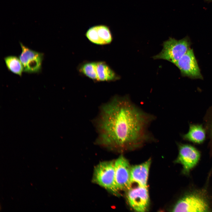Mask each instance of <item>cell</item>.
I'll use <instances>...</instances> for the list:
<instances>
[{
	"label": "cell",
	"mask_w": 212,
	"mask_h": 212,
	"mask_svg": "<svg viewBox=\"0 0 212 212\" xmlns=\"http://www.w3.org/2000/svg\"><path fill=\"white\" fill-rule=\"evenodd\" d=\"M153 115L127 96H115L101 107L95 121L97 143L112 148L135 147L151 139L147 131Z\"/></svg>",
	"instance_id": "6da1fadb"
},
{
	"label": "cell",
	"mask_w": 212,
	"mask_h": 212,
	"mask_svg": "<svg viewBox=\"0 0 212 212\" xmlns=\"http://www.w3.org/2000/svg\"><path fill=\"white\" fill-rule=\"evenodd\" d=\"M191 42L187 37L178 40L170 38L163 42V48L154 59H163L175 64L190 49Z\"/></svg>",
	"instance_id": "7a4b0ae2"
},
{
	"label": "cell",
	"mask_w": 212,
	"mask_h": 212,
	"mask_svg": "<svg viewBox=\"0 0 212 212\" xmlns=\"http://www.w3.org/2000/svg\"><path fill=\"white\" fill-rule=\"evenodd\" d=\"M93 180L114 195L119 194L115 182V161H104L97 165L95 168Z\"/></svg>",
	"instance_id": "3957f363"
},
{
	"label": "cell",
	"mask_w": 212,
	"mask_h": 212,
	"mask_svg": "<svg viewBox=\"0 0 212 212\" xmlns=\"http://www.w3.org/2000/svg\"><path fill=\"white\" fill-rule=\"evenodd\" d=\"M20 44L21 52L19 57L23 66L24 72L28 73L40 72L44 54L32 50L21 42Z\"/></svg>",
	"instance_id": "277c9868"
},
{
	"label": "cell",
	"mask_w": 212,
	"mask_h": 212,
	"mask_svg": "<svg viewBox=\"0 0 212 212\" xmlns=\"http://www.w3.org/2000/svg\"><path fill=\"white\" fill-rule=\"evenodd\" d=\"M126 198L131 207L137 212L147 211L150 204L148 188L138 186L127 190Z\"/></svg>",
	"instance_id": "5b68a950"
},
{
	"label": "cell",
	"mask_w": 212,
	"mask_h": 212,
	"mask_svg": "<svg viewBox=\"0 0 212 212\" xmlns=\"http://www.w3.org/2000/svg\"><path fill=\"white\" fill-rule=\"evenodd\" d=\"M173 212H206L208 211V205L201 197L195 194L184 196L175 204Z\"/></svg>",
	"instance_id": "8992f818"
},
{
	"label": "cell",
	"mask_w": 212,
	"mask_h": 212,
	"mask_svg": "<svg viewBox=\"0 0 212 212\" xmlns=\"http://www.w3.org/2000/svg\"><path fill=\"white\" fill-rule=\"evenodd\" d=\"M131 168L129 162L122 155L115 161V182L119 191H127L131 187Z\"/></svg>",
	"instance_id": "52a82bcc"
},
{
	"label": "cell",
	"mask_w": 212,
	"mask_h": 212,
	"mask_svg": "<svg viewBox=\"0 0 212 212\" xmlns=\"http://www.w3.org/2000/svg\"><path fill=\"white\" fill-rule=\"evenodd\" d=\"M175 65L183 76L193 79L203 78L192 49H189Z\"/></svg>",
	"instance_id": "ba28073f"
},
{
	"label": "cell",
	"mask_w": 212,
	"mask_h": 212,
	"mask_svg": "<svg viewBox=\"0 0 212 212\" xmlns=\"http://www.w3.org/2000/svg\"><path fill=\"white\" fill-rule=\"evenodd\" d=\"M200 158L199 152L193 147L188 145L180 146L177 161L182 165L185 173L189 172L197 164Z\"/></svg>",
	"instance_id": "9c48e42d"
},
{
	"label": "cell",
	"mask_w": 212,
	"mask_h": 212,
	"mask_svg": "<svg viewBox=\"0 0 212 212\" xmlns=\"http://www.w3.org/2000/svg\"><path fill=\"white\" fill-rule=\"evenodd\" d=\"M85 35L90 42L98 45L110 44L113 39L109 27L104 24L96 25L90 27L87 30Z\"/></svg>",
	"instance_id": "30bf717a"
},
{
	"label": "cell",
	"mask_w": 212,
	"mask_h": 212,
	"mask_svg": "<svg viewBox=\"0 0 212 212\" xmlns=\"http://www.w3.org/2000/svg\"><path fill=\"white\" fill-rule=\"evenodd\" d=\"M151 163L149 159L145 162L131 167V183H137L138 186L147 187L149 171Z\"/></svg>",
	"instance_id": "8fae6325"
},
{
	"label": "cell",
	"mask_w": 212,
	"mask_h": 212,
	"mask_svg": "<svg viewBox=\"0 0 212 212\" xmlns=\"http://www.w3.org/2000/svg\"><path fill=\"white\" fill-rule=\"evenodd\" d=\"M96 63L98 81H114L120 79V77L105 62L100 61Z\"/></svg>",
	"instance_id": "7c38bea8"
},
{
	"label": "cell",
	"mask_w": 212,
	"mask_h": 212,
	"mask_svg": "<svg viewBox=\"0 0 212 212\" xmlns=\"http://www.w3.org/2000/svg\"><path fill=\"white\" fill-rule=\"evenodd\" d=\"M186 139L195 143H200L205 138V132L201 125H191L188 132L184 135Z\"/></svg>",
	"instance_id": "4fadbf2b"
},
{
	"label": "cell",
	"mask_w": 212,
	"mask_h": 212,
	"mask_svg": "<svg viewBox=\"0 0 212 212\" xmlns=\"http://www.w3.org/2000/svg\"><path fill=\"white\" fill-rule=\"evenodd\" d=\"M4 60L9 71L20 76H22L24 69L19 57L11 55L5 57Z\"/></svg>",
	"instance_id": "5bb4252c"
},
{
	"label": "cell",
	"mask_w": 212,
	"mask_h": 212,
	"mask_svg": "<svg viewBox=\"0 0 212 212\" xmlns=\"http://www.w3.org/2000/svg\"><path fill=\"white\" fill-rule=\"evenodd\" d=\"M80 72L92 80L98 81L97 71L96 62L85 63L79 67Z\"/></svg>",
	"instance_id": "9a60e30c"
},
{
	"label": "cell",
	"mask_w": 212,
	"mask_h": 212,
	"mask_svg": "<svg viewBox=\"0 0 212 212\" xmlns=\"http://www.w3.org/2000/svg\"><path fill=\"white\" fill-rule=\"evenodd\" d=\"M206 1L208 2H212V0H205Z\"/></svg>",
	"instance_id": "2e32d148"
}]
</instances>
